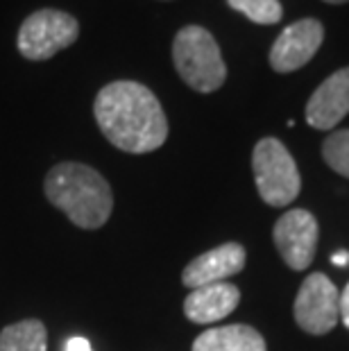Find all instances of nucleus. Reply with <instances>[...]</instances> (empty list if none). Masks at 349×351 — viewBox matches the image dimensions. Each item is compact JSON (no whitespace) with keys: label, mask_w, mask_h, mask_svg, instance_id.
<instances>
[{"label":"nucleus","mask_w":349,"mask_h":351,"mask_svg":"<svg viewBox=\"0 0 349 351\" xmlns=\"http://www.w3.org/2000/svg\"><path fill=\"white\" fill-rule=\"evenodd\" d=\"M322 156L331 170L349 179V130L331 132L322 143Z\"/></svg>","instance_id":"2eb2a0df"},{"label":"nucleus","mask_w":349,"mask_h":351,"mask_svg":"<svg viewBox=\"0 0 349 351\" xmlns=\"http://www.w3.org/2000/svg\"><path fill=\"white\" fill-rule=\"evenodd\" d=\"M173 62L180 77L197 93H213L225 84L227 66L206 27L186 25L173 41Z\"/></svg>","instance_id":"7ed1b4c3"},{"label":"nucleus","mask_w":349,"mask_h":351,"mask_svg":"<svg viewBox=\"0 0 349 351\" xmlns=\"http://www.w3.org/2000/svg\"><path fill=\"white\" fill-rule=\"evenodd\" d=\"M324 41V27L315 19L295 21L281 29L270 48V66L277 73H293L306 66Z\"/></svg>","instance_id":"6e6552de"},{"label":"nucleus","mask_w":349,"mask_h":351,"mask_svg":"<svg viewBox=\"0 0 349 351\" xmlns=\"http://www.w3.org/2000/svg\"><path fill=\"white\" fill-rule=\"evenodd\" d=\"M245 247L239 243H225L220 247L209 250L193 258L191 263L184 267L182 283L191 290L209 286V283H220L229 279V276L239 274L245 267Z\"/></svg>","instance_id":"1a4fd4ad"},{"label":"nucleus","mask_w":349,"mask_h":351,"mask_svg":"<svg viewBox=\"0 0 349 351\" xmlns=\"http://www.w3.org/2000/svg\"><path fill=\"white\" fill-rule=\"evenodd\" d=\"M66 351H93V349L86 338H71L66 342Z\"/></svg>","instance_id":"f3484780"},{"label":"nucleus","mask_w":349,"mask_h":351,"mask_svg":"<svg viewBox=\"0 0 349 351\" xmlns=\"http://www.w3.org/2000/svg\"><path fill=\"white\" fill-rule=\"evenodd\" d=\"M295 319L311 335L329 333L340 322V293L322 272L304 279L295 300Z\"/></svg>","instance_id":"423d86ee"},{"label":"nucleus","mask_w":349,"mask_h":351,"mask_svg":"<svg viewBox=\"0 0 349 351\" xmlns=\"http://www.w3.org/2000/svg\"><path fill=\"white\" fill-rule=\"evenodd\" d=\"M252 170L258 195L268 206H288L300 195L302 177L288 147L279 138L265 136L254 145Z\"/></svg>","instance_id":"20e7f679"},{"label":"nucleus","mask_w":349,"mask_h":351,"mask_svg":"<svg viewBox=\"0 0 349 351\" xmlns=\"http://www.w3.org/2000/svg\"><path fill=\"white\" fill-rule=\"evenodd\" d=\"M227 5L258 25H274L284 16L279 0H227Z\"/></svg>","instance_id":"4468645a"},{"label":"nucleus","mask_w":349,"mask_h":351,"mask_svg":"<svg viewBox=\"0 0 349 351\" xmlns=\"http://www.w3.org/2000/svg\"><path fill=\"white\" fill-rule=\"evenodd\" d=\"M340 322L349 328V283L343 293H340Z\"/></svg>","instance_id":"dca6fc26"},{"label":"nucleus","mask_w":349,"mask_h":351,"mask_svg":"<svg viewBox=\"0 0 349 351\" xmlns=\"http://www.w3.org/2000/svg\"><path fill=\"white\" fill-rule=\"evenodd\" d=\"M48 331L39 319L10 324L0 333V351H46Z\"/></svg>","instance_id":"ddd939ff"},{"label":"nucleus","mask_w":349,"mask_h":351,"mask_svg":"<svg viewBox=\"0 0 349 351\" xmlns=\"http://www.w3.org/2000/svg\"><path fill=\"white\" fill-rule=\"evenodd\" d=\"M43 191L50 204L80 229H100L114 211V195L107 179L84 163H57L46 175Z\"/></svg>","instance_id":"f03ea898"},{"label":"nucleus","mask_w":349,"mask_h":351,"mask_svg":"<svg viewBox=\"0 0 349 351\" xmlns=\"http://www.w3.org/2000/svg\"><path fill=\"white\" fill-rule=\"evenodd\" d=\"M272 238L288 267L306 270L317 247V220L304 208H293L277 220Z\"/></svg>","instance_id":"0eeeda50"},{"label":"nucleus","mask_w":349,"mask_h":351,"mask_svg":"<svg viewBox=\"0 0 349 351\" xmlns=\"http://www.w3.org/2000/svg\"><path fill=\"white\" fill-rule=\"evenodd\" d=\"M331 261H333V265H338V267H345V265H349V252H336L331 256Z\"/></svg>","instance_id":"a211bd4d"},{"label":"nucleus","mask_w":349,"mask_h":351,"mask_svg":"<svg viewBox=\"0 0 349 351\" xmlns=\"http://www.w3.org/2000/svg\"><path fill=\"white\" fill-rule=\"evenodd\" d=\"M93 114L105 138L123 152H154L168 138V121L161 102L139 82L121 80L100 88Z\"/></svg>","instance_id":"f257e3e1"},{"label":"nucleus","mask_w":349,"mask_h":351,"mask_svg":"<svg viewBox=\"0 0 349 351\" xmlns=\"http://www.w3.org/2000/svg\"><path fill=\"white\" fill-rule=\"evenodd\" d=\"M241 302V290L234 283L220 281L191 290L184 300V315L195 324H213L232 315Z\"/></svg>","instance_id":"9b49d317"},{"label":"nucleus","mask_w":349,"mask_h":351,"mask_svg":"<svg viewBox=\"0 0 349 351\" xmlns=\"http://www.w3.org/2000/svg\"><path fill=\"white\" fill-rule=\"evenodd\" d=\"M80 36L75 16L59 10H39L23 21L19 29V52L29 62H46L59 50L73 46Z\"/></svg>","instance_id":"39448f33"},{"label":"nucleus","mask_w":349,"mask_h":351,"mask_svg":"<svg viewBox=\"0 0 349 351\" xmlns=\"http://www.w3.org/2000/svg\"><path fill=\"white\" fill-rule=\"evenodd\" d=\"M193 351H268L263 335L248 324L218 326L200 333Z\"/></svg>","instance_id":"f8f14e48"},{"label":"nucleus","mask_w":349,"mask_h":351,"mask_svg":"<svg viewBox=\"0 0 349 351\" xmlns=\"http://www.w3.org/2000/svg\"><path fill=\"white\" fill-rule=\"evenodd\" d=\"M324 3H329V5H345V3H349V0H324Z\"/></svg>","instance_id":"6ab92c4d"},{"label":"nucleus","mask_w":349,"mask_h":351,"mask_svg":"<svg viewBox=\"0 0 349 351\" xmlns=\"http://www.w3.org/2000/svg\"><path fill=\"white\" fill-rule=\"evenodd\" d=\"M349 114V66L329 75L306 102V123L329 132Z\"/></svg>","instance_id":"9d476101"}]
</instances>
